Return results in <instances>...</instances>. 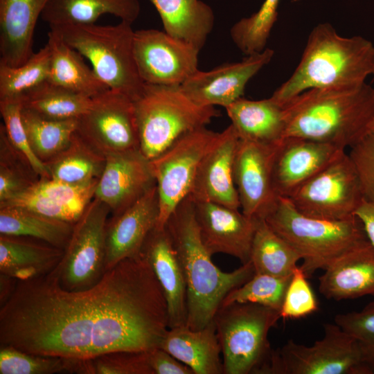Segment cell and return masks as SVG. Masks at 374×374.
<instances>
[{
  "instance_id": "1",
  "label": "cell",
  "mask_w": 374,
  "mask_h": 374,
  "mask_svg": "<svg viewBox=\"0 0 374 374\" xmlns=\"http://www.w3.org/2000/svg\"><path fill=\"white\" fill-rule=\"evenodd\" d=\"M168 329L166 298L141 254L85 290H66L49 274L17 280L0 309V346L73 360L148 351Z\"/></svg>"
},
{
  "instance_id": "2",
  "label": "cell",
  "mask_w": 374,
  "mask_h": 374,
  "mask_svg": "<svg viewBox=\"0 0 374 374\" xmlns=\"http://www.w3.org/2000/svg\"><path fill=\"white\" fill-rule=\"evenodd\" d=\"M165 226L177 252L187 286L186 326L199 330L213 321L226 296L255 274L251 261L225 272L212 261L204 245L195 215L193 201L188 197L168 217Z\"/></svg>"
},
{
  "instance_id": "3",
  "label": "cell",
  "mask_w": 374,
  "mask_h": 374,
  "mask_svg": "<svg viewBox=\"0 0 374 374\" xmlns=\"http://www.w3.org/2000/svg\"><path fill=\"white\" fill-rule=\"evenodd\" d=\"M285 138L296 137L346 149L370 131L374 89L359 85L311 89L285 105Z\"/></svg>"
},
{
  "instance_id": "4",
  "label": "cell",
  "mask_w": 374,
  "mask_h": 374,
  "mask_svg": "<svg viewBox=\"0 0 374 374\" xmlns=\"http://www.w3.org/2000/svg\"><path fill=\"white\" fill-rule=\"evenodd\" d=\"M374 45L362 36L339 35L329 24L311 31L301 59L292 74L271 96L284 106L311 89L359 85L372 75Z\"/></svg>"
},
{
  "instance_id": "5",
  "label": "cell",
  "mask_w": 374,
  "mask_h": 374,
  "mask_svg": "<svg viewBox=\"0 0 374 374\" xmlns=\"http://www.w3.org/2000/svg\"><path fill=\"white\" fill-rule=\"evenodd\" d=\"M265 220L299 253L303 260L300 267L308 278L368 240L355 215L341 220L308 216L298 211L287 197H279Z\"/></svg>"
},
{
  "instance_id": "6",
  "label": "cell",
  "mask_w": 374,
  "mask_h": 374,
  "mask_svg": "<svg viewBox=\"0 0 374 374\" xmlns=\"http://www.w3.org/2000/svg\"><path fill=\"white\" fill-rule=\"evenodd\" d=\"M132 100L141 152L152 160L186 134L206 127L220 113L191 100L180 85L145 83Z\"/></svg>"
},
{
  "instance_id": "7",
  "label": "cell",
  "mask_w": 374,
  "mask_h": 374,
  "mask_svg": "<svg viewBox=\"0 0 374 374\" xmlns=\"http://www.w3.org/2000/svg\"><path fill=\"white\" fill-rule=\"evenodd\" d=\"M130 22L116 25L93 24L50 26L64 41L91 64L97 77L110 89L134 98L145 82L134 54V34Z\"/></svg>"
},
{
  "instance_id": "8",
  "label": "cell",
  "mask_w": 374,
  "mask_h": 374,
  "mask_svg": "<svg viewBox=\"0 0 374 374\" xmlns=\"http://www.w3.org/2000/svg\"><path fill=\"white\" fill-rule=\"evenodd\" d=\"M280 319V310L259 304L221 305L213 321L224 374H258L272 350L269 332Z\"/></svg>"
},
{
  "instance_id": "9",
  "label": "cell",
  "mask_w": 374,
  "mask_h": 374,
  "mask_svg": "<svg viewBox=\"0 0 374 374\" xmlns=\"http://www.w3.org/2000/svg\"><path fill=\"white\" fill-rule=\"evenodd\" d=\"M312 346L287 341L272 350L258 374H374L357 341L335 323Z\"/></svg>"
},
{
  "instance_id": "10",
  "label": "cell",
  "mask_w": 374,
  "mask_h": 374,
  "mask_svg": "<svg viewBox=\"0 0 374 374\" xmlns=\"http://www.w3.org/2000/svg\"><path fill=\"white\" fill-rule=\"evenodd\" d=\"M109 207L94 197L80 218L58 265L49 273L69 291L89 288L106 269V229Z\"/></svg>"
},
{
  "instance_id": "11",
  "label": "cell",
  "mask_w": 374,
  "mask_h": 374,
  "mask_svg": "<svg viewBox=\"0 0 374 374\" xmlns=\"http://www.w3.org/2000/svg\"><path fill=\"white\" fill-rule=\"evenodd\" d=\"M218 135L206 127L196 129L150 160L159 203L157 227H164L171 213L189 196L199 166Z\"/></svg>"
},
{
  "instance_id": "12",
  "label": "cell",
  "mask_w": 374,
  "mask_h": 374,
  "mask_svg": "<svg viewBox=\"0 0 374 374\" xmlns=\"http://www.w3.org/2000/svg\"><path fill=\"white\" fill-rule=\"evenodd\" d=\"M287 198L301 213L332 220L353 217L364 200L358 175L346 152Z\"/></svg>"
},
{
  "instance_id": "13",
  "label": "cell",
  "mask_w": 374,
  "mask_h": 374,
  "mask_svg": "<svg viewBox=\"0 0 374 374\" xmlns=\"http://www.w3.org/2000/svg\"><path fill=\"white\" fill-rule=\"evenodd\" d=\"M76 132L105 157L140 150L132 100L110 89L92 98L89 109L78 118Z\"/></svg>"
},
{
  "instance_id": "14",
  "label": "cell",
  "mask_w": 374,
  "mask_h": 374,
  "mask_svg": "<svg viewBox=\"0 0 374 374\" xmlns=\"http://www.w3.org/2000/svg\"><path fill=\"white\" fill-rule=\"evenodd\" d=\"M200 50L164 30H134V54L145 83L181 85L198 69Z\"/></svg>"
},
{
  "instance_id": "15",
  "label": "cell",
  "mask_w": 374,
  "mask_h": 374,
  "mask_svg": "<svg viewBox=\"0 0 374 374\" xmlns=\"http://www.w3.org/2000/svg\"><path fill=\"white\" fill-rule=\"evenodd\" d=\"M278 145L239 139L234 179L242 212L248 217L265 219L279 197L273 181V163Z\"/></svg>"
},
{
  "instance_id": "16",
  "label": "cell",
  "mask_w": 374,
  "mask_h": 374,
  "mask_svg": "<svg viewBox=\"0 0 374 374\" xmlns=\"http://www.w3.org/2000/svg\"><path fill=\"white\" fill-rule=\"evenodd\" d=\"M274 55L272 49L266 48L240 62L224 63L207 71L197 70L180 87L198 105L226 108L242 97L247 84Z\"/></svg>"
},
{
  "instance_id": "17",
  "label": "cell",
  "mask_w": 374,
  "mask_h": 374,
  "mask_svg": "<svg viewBox=\"0 0 374 374\" xmlns=\"http://www.w3.org/2000/svg\"><path fill=\"white\" fill-rule=\"evenodd\" d=\"M193 202L200 237L210 254L225 253L238 258L242 265L249 262L259 219L222 204L204 201Z\"/></svg>"
},
{
  "instance_id": "18",
  "label": "cell",
  "mask_w": 374,
  "mask_h": 374,
  "mask_svg": "<svg viewBox=\"0 0 374 374\" xmlns=\"http://www.w3.org/2000/svg\"><path fill=\"white\" fill-rule=\"evenodd\" d=\"M103 173L96 184L94 197L117 215L156 186L150 160L140 150L106 157Z\"/></svg>"
},
{
  "instance_id": "19",
  "label": "cell",
  "mask_w": 374,
  "mask_h": 374,
  "mask_svg": "<svg viewBox=\"0 0 374 374\" xmlns=\"http://www.w3.org/2000/svg\"><path fill=\"white\" fill-rule=\"evenodd\" d=\"M344 152V148L330 143L285 138L276 148L273 163V181L278 196L289 197Z\"/></svg>"
},
{
  "instance_id": "20",
  "label": "cell",
  "mask_w": 374,
  "mask_h": 374,
  "mask_svg": "<svg viewBox=\"0 0 374 374\" xmlns=\"http://www.w3.org/2000/svg\"><path fill=\"white\" fill-rule=\"evenodd\" d=\"M238 135L231 124L222 132L202 159L189 197L238 209L239 197L234 179Z\"/></svg>"
},
{
  "instance_id": "21",
  "label": "cell",
  "mask_w": 374,
  "mask_h": 374,
  "mask_svg": "<svg viewBox=\"0 0 374 374\" xmlns=\"http://www.w3.org/2000/svg\"><path fill=\"white\" fill-rule=\"evenodd\" d=\"M159 203L157 186L120 213L112 215L106 229V269L141 255L143 244L157 226Z\"/></svg>"
},
{
  "instance_id": "22",
  "label": "cell",
  "mask_w": 374,
  "mask_h": 374,
  "mask_svg": "<svg viewBox=\"0 0 374 374\" xmlns=\"http://www.w3.org/2000/svg\"><path fill=\"white\" fill-rule=\"evenodd\" d=\"M98 181L75 184L39 179L26 190L1 203L0 206H20L74 224L94 198Z\"/></svg>"
},
{
  "instance_id": "23",
  "label": "cell",
  "mask_w": 374,
  "mask_h": 374,
  "mask_svg": "<svg viewBox=\"0 0 374 374\" xmlns=\"http://www.w3.org/2000/svg\"><path fill=\"white\" fill-rule=\"evenodd\" d=\"M141 254L150 264L163 290L168 306L169 328L186 326V282L166 226H156L150 232Z\"/></svg>"
},
{
  "instance_id": "24",
  "label": "cell",
  "mask_w": 374,
  "mask_h": 374,
  "mask_svg": "<svg viewBox=\"0 0 374 374\" xmlns=\"http://www.w3.org/2000/svg\"><path fill=\"white\" fill-rule=\"evenodd\" d=\"M319 278V290L328 299L374 296V247L368 240L346 251Z\"/></svg>"
},
{
  "instance_id": "25",
  "label": "cell",
  "mask_w": 374,
  "mask_h": 374,
  "mask_svg": "<svg viewBox=\"0 0 374 374\" xmlns=\"http://www.w3.org/2000/svg\"><path fill=\"white\" fill-rule=\"evenodd\" d=\"M48 0H0V62L17 67L33 53L37 21Z\"/></svg>"
},
{
  "instance_id": "26",
  "label": "cell",
  "mask_w": 374,
  "mask_h": 374,
  "mask_svg": "<svg viewBox=\"0 0 374 374\" xmlns=\"http://www.w3.org/2000/svg\"><path fill=\"white\" fill-rule=\"evenodd\" d=\"M225 109L240 139L269 146L284 139V106L271 97L259 100L241 97Z\"/></svg>"
},
{
  "instance_id": "27",
  "label": "cell",
  "mask_w": 374,
  "mask_h": 374,
  "mask_svg": "<svg viewBox=\"0 0 374 374\" xmlns=\"http://www.w3.org/2000/svg\"><path fill=\"white\" fill-rule=\"evenodd\" d=\"M160 348L190 367L194 374H223L221 346L214 321L199 330L169 328Z\"/></svg>"
},
{
  "instance_id": "28",
  "label": "cell",
  "mask_w": 374,
  "mask_h": 374,
  "mask_svg": "<svg viewBox=\"0 0 374 374\" xmlns=\"http://www.w3.org/2000/svg\"><path fill=\"white\" fill-rule=\"evenodd\" d=\"M24 238L0 235V273L17 280H27L51 272L62 259L64 250Z\"/></svg>"
},
{
  "instance_id": "29",
  "label": "cell",
  "mask_w": 374,
  "mask_h": 374,
  "mask_svg": "<svg viewBox=\"0 0 374 374\" xmlns=\"http://www.w3.org/2000/svg\"><path fill=\"white\" fill-rule=\"evenodd\" d=\"M164 31L201 50L215 25L211 7L201 0H150Z\"/></svg>"
},
{
  "instance_id": "30",
  "label": "cell",
  "mask_w": 374,
  "mask_h": 374,
  "mask_svg": "<svg viewBox=\"0 0 374 374\" xmlns=\"http://www.w3.org/2000/svg\"><path fill=\"white\" fill-rule=\"evenodd\" d=\"M46 44L51 52L49 82L90 98L109 89L56 30L50 28Z\"/></svg>"
},
{
  "instance_id": "31",
  "label": "cell",
  "mask_w": 374,
  "mask_h": 374,
  "mask_svg": "<svg viewBox=\"0 0 374 374\" xmlns=\"http://www.w3.org/2000/svg\"><path fill=\"white\" fill-rule=\"evenodd\" d=\"M140 10L139 0H48L41 18L49 27L93 24L104 15L132 24Z\"/></svg>"
},
{
  "instance_id": "32",
  "label": "cell",
  "mask_w": 374,
  "mask_h": 374,
  "mask_svg": "<svg viewBox=\"0 0 374 374\" xmlns=\"http://www.w3.org/2000/svg\"><path fill=\"white\" fill-rule=\"evenodd\" d=\"M74 224L20 206H0L1 235L32 238L63 250L70 240Z\"/></svg>"
},
{
  "instance_id": "33",
  "label": "cell",
  "mask_w": 374,
  "mask_h": 374,
  "mask_svg": "<svg viewBox=\"0 0 374 374\" xmlns=\"http://www.w3.org/2000/svg\"><path fill=\"white\" fill-rule=\"evenodd\" d=\"M106 158L92 148L75 131L69 146L45 163L51 179L82 184L98 180Z\"/></svg>"
},
{
  "instance_id": "34",
  "label": "cell",
  "mask_w": 374,
  "mask_h": 374,
  "mask_svg": "<svg viewBox=\"0 0 374 374\" xmlns=\"http://www.w3.org/2000/svg\"><path fill=\"white\" fill-rule=\"evenodd\" d=\"M300 260L294 249L265 219L258 220L250 254L255 273L290 276Z\"/></svg>"
},
{
  "instance_id": "35",
  "label": "cell",
  "mask_w": 374,
  "mask_h": 374,
  "mask_svg": "<svg viewBox=\"0 0 374 374\" xmlns=\"http://www.w3.org/2000/svg\"><path fill=\"white\" fill-rule=\"evenodd\" d=\"M91 100L48 80L21 98L23 107L44 118L58 121L79 118L89 109Z\"/></svg>"
},
{
  "instance_id": "36",
  "label": "cell",
  "mask_w": 374,
  "mask_h": 374,
  "mask_svg": "<svg viewBox=\"0 0 374 374\" xmlns=\"http://www.w3.org/2000/svg\"><path fill=\"white\" fill-rule=\"evenodd\" d=\"M21 118L33 152L44 164L69 146L78 125V119H48L23 107Z\"/></svg>"
},
{
  "instance_id": "37",
  "label": "cell",
  "mask_w": 374,
  "mask_h": 374,
  "mask_svg": "<svg viewBox=\"0 0 374 374\" xmlns=\"http://www.w3.org/2000/svg\"><path fill=\"white\" fill-rule=\"evenodd\" d=\"M51 52L46 45L22 64L12 67L0 62V100L19 99L48 80Z\"/></svg>"
},
{
  "instance_id": "38",
  "label": "cell",
  "mask_w": 374,
  "mask_h": 374,
  "mask_svg": "<svg viewBox=\"0 0 374 374\" xmlns=\"http://www.w3.org/2000/svg\"><path fill=\"white\" fill-rule=\"evenodd\" d=\"M84 366V361L35 355L0 346V374H83Z\"/></svg>"
},
{
  "instance_id": "39",
  "label": "cell",
  "mask_w": 374,
  "mask_h": 374,
  "mask_svg": "<svg viewBox=\"0 0 374 374\" xmlns=\"http://www.w3.org/2000/svg\"><path fill=\"white\" fill-rule=\"evenodd\" d=\"M280 0H265L259 10L233 25L230 36L245 55L259 53L266 48L271 29L277 20Z\"/></svg>"
},
{
  "instance_id": "40",
  "label": "cell",
  "mask_w": 374,
  "mask_h": 374,
  "mask_svg": "<svg viewBox=\"0 0 374 374\" xmlns=\"http://www.w3.org/2000/svg\"><path fill=\"white\" fill-rule=\"evenodd\" d=\"M40 178L0 127V203L23 193Z\"/></svg>"
},
{
  "instance_id": "41",
  "label": "cell",
  "mask_w": 374,
  "mask_h": 374,
  "mask_svg": "<svg viewBox=\"0 0 374 374\" xmlns=\"http://www.w3.org/2000/svg\"><path fill=\"white\" fill-rule=\"evenodd\" d=\"M291 276L277 277L255 273L244 284L231 290L221 305L249 303L280 310Z\"/></svg>"
},
{
  "instance_id": "42",
  "label": "cell",
  "mask_w": 374,
  "mask_h": 374,
  "mask_svg": "<svg viewBox=\"0 0 374 374\" xmlns=\"http://www.w3.org/2000/svg\"><path fill=\"white\" fill-rule=\"evenodd\" d=\"M21 100H0L3 127L12 146L28 162L40 179L50 178L46 165L33 152L21 118Z\"/></svg>"
},
{
  "instance_id": "43",
  "label": "cell",
  "mask_w": 374,
  "mask_h": 374,
  "mask_svg": "<svg viewBox=\"0 0 374 374\" xmlns=\"http://www.w3.org/2000/svg\"><path fill=\"white\" fill-rule=\"evenodd\" d=\"M84 374H153L148 351H116L85 360Z\"/></svg>"
},
{
  "instance_id": "44",
  "label": "cell",
  "mask_w": 374,
  "mask_h": 374,
  "mask_svg": "<svg viewBox=\"0 0 374 374\" xmlns=\"http://www.w3.org/2000/svg\"><path fill=\"white\" fill-rule=\"evenodd\" d=\"M335 323L357 341L364 361L374 373V301L360 311L337 314Z\"/></svg>"
},
{
  "instance_id": "45",
  "label": "cell",
  "mask_w": 374,
  "mask_h": 374,
  "mask_svg": "<svg viewBox=\"0 0 374 374\" xmlns=\"http://www.w3.org/2000/svg\"><path fill=\"white\" fill-rule=\"evenodd\" d=\"M307 278L300 266H297L285 291L280 310V318L300 319L317 310V298Z\"/></svg>"
},
{
  "instance_id": "46",
  "label": "cell",
  "mask_w": 374,
  "mask_h": 374,
  "mask_svg": "<svg viewBox=\"0 0 374 374\" xmlns=\"http://www.w3.org/2000/svg\"><path fill=\"white\" fill-rule=\"evenodd\" d=\"M348 155L358 175L364 200L374 202V130L353 145Z\"/></svg>"
},
{
  "instance_id": "47",
  "label": "cell",
  "mask_w": 374,
  "mask_h": 374,
  "mask_svg": "<svg viewBox=\"0 0 374 374\" xmlns=\"http://www.w3.org/2000/svg\"><path fill=\"white\" fill-rule=\"evenodd\" d=\"M153 374H194L193 370L160 347L148 350Z\"/></svg>"
},
{
  "instance_id": "48",
  "label": "cell",
  "mask_w": 374,
  "mask_h": 374,
  "mask_svg": "<svg viewBox=\"0 0 374 374\" xmlns=\"http://www.w3.org/2000/svg\"><path fill=\"white\" fill-rule=\"evenodd\" d=\"M355 215L361 222L368 240L374 247V202L363 200Z\"/></svg>"
},
{
  "instance_id": "49",
  "label": "cell",
  "mask_w": 374,
  "mask_h": 374,
  "mask_svg": "<svg viewBox=\"0 0 374 374\" xmlns=\"http://www.w3.org/2000/svg\"><path fill=\"white\" fill-rule=\"evenodd\" d=\"M372 75H373L374 77V68H373V73ZM373 89H374V87H373ZM374 130V117H373V119L372 121V123H371V127H370V130Z\"/></svg>"
},
{
  "instance_id": "50",
  "label": "cell",
  "mask_w": 374,
  "mask_h": 374,
  "mask_svg": "<svg viewBox=\"0 0 374 374\" xmlns=\"http://www.w3.org/2000/svg\"><path fill=\"white\" fill-rule=\"evenodd\" d=\"M294 1H297V0H294Z\"/></svg>"
}]
</instances>
